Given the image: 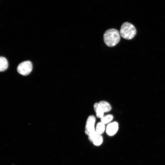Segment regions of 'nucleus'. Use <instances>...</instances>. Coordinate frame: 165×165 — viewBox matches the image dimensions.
I'll list each match as a JSON object with an SVG mask.
<instances>
[{
    "label": "nucleus",
    "instance_id": "nucleus-5",
    "mask_svg": "<svg viewBox=\"0 0 165 165\" xmlns=\"http://www.w3.org/2000/svg\"><path fill=\"white\" fill-rule=\"evenodd\" d=\"M118 128V124L116 122H113L108 125L106 133L109 135H113L116 133Z\"/></svg>",
    "mask_w": 165,
    "mask_h": 165
},
{
    "label": "nucleus",
    "instance_id": "nucleus-6",
    "mask_svg": "<svg viewBox=\"0 0 165 165\" xmlns=\"http://www.w3.org/2000/svg\"><path fill=\"white\" fill-rule=\"evenodd\" d=\"M8 66L7 59L4 57H1L0 58V71L3 72L6 70Z\"/></svg>",
    "mask_w": 165,
    "mask_h": 165
},
{
    "label": "nucleus",
    "instance_id": "nucleus-11",
    "mask_svg": "<svg viewBox=\"0 0 165 165\" xmlns=\"http://www.w3.org/2000/svg\"><path fill=\"white\" fill-rule=\"evenodd\" d=\"M113 119V116L109 115L102 117L101 118V121L102 123H103L104 124H106L111 121Z\"/></svg>",
    "mask_w": 165,
    "mask_h": 165
},
{
    "label": "nucleus",
    "instance_id": "nucleus-1",
    "mask_svg": "<svg viewBox=\"0 0 165 165\" xmlns=\"http://www.w3.org/2000/svg\"><path fill=\"white\" fill-rule=\"evenodd\" d=\"M120 34L116 29L112 28L107 30L104 36V41L107 46H115L120 41Z\"/></svg>",
    "mask_w": 165,
    "mask_h": 165
},
{
    "label": "nucleus",
    "instance_id": "nucleus-9",
    "mask_svg": "<svg viewBox=\"0 0 165 165\" xmlns=\"http://www.w3.org/2000/svg\"><path fill=\"white\" fill-rule=\"evenodd\" d=\"M92 141L95 145L98 146L102 144L103 139L102 136L97 133L94 136Z\"/></svg>",
    "mask_w": 165,
    "mask_h": 165
},
{
    "label": "nucleus",
    "instance_id": "nucleus-7",
    "mask_svg": "<svg viewBox=\"0 0 165 165\" xmlns=\"http://www.w3.org/2000/svg\"><path fill=\"white\" fill-rule=\"evenodd\" d=\"M94 110L96 113V116L97 117L101 118L103 117L104 113L101 108L99 103H96L94 106Z\"/></svg>",
    "mask_w": 165,
    "mask_h": 165
},
{
    "label": "nucleus",
    "instance_id": "nucleus-10",
    "mask_svg": "<svg viewBox=\"0 0 165 165\" xmlns=\"http://www.w3.org/2000/svg\"><path fill=\"white\" fill-rule=\"evenodd\" d=\"M105 126L103 123L99 122L97 125L96 131L98 134L101 135L103 133L105 130Z\"/></svg>",
    "mask_w": 165,
    "mask_h": 165
},
{
    "label": "nucleus",
    "instance_id": "nucleus-4",
    "mask_svg": "<svg viewBox=\"0 0 165 165\" xmlns=\"http://www.w3.org/2000/svg\"><path fill=\"white\" fill-rule=\"evenodd\" d=\"M95 120V118L93 116H89L87 119L85 127V133L88 136L90 133L95 131L94 126Z\"/></svg>",
    "mask_w": 165,
    "mask_h": 165
},
{
    "label": "nucleus",
    "instance_id": "nucleus-2",
    "mask_svg": "<svg viewBox=\"0 0 165 165\" xmlns=\"http://www.w3.org/2000/svg\"><path fill=\"white\" fill-rule=\"evenodd\" d=\"M136 32V28L133 24L130 23L126 22L122 26L120 34L121 37L124 39L130 40L135 37Z\"/></svg>",
    "mask_w": 165,
    "mask_h": 165
},
{
    "label": "nucleus",
    "instance_id": "nucleus-3",
    "mask_svg": "<svg viewBox=\"0 0 165 165\" xmlns=\"http://www.w3.org/2000/svg\"><path fill=\"white\" fill-rule=\"evenodd\" d=\"M32 69V65L30 61H26L21 62L18 66L17 71L21 75L26 76L30 73Z\"/></svg>",
    "mask_w": 165,
    "mask_h": 165
},
{
    "label": "nucleus",
    "instance_id": "nucleus-8",
    "mask_svg": "<svg viewBox=\"0 0 165 165\" xmlns=\"http://www.w3.org/2000/svg\"><path fill=\"white\" fill-rule=\"evenodd\" d=\"M99 104L104 112H109L112 109V107L110 104L106 101H100Z\"/></svg>",
    "mask_w": 165,
    "mask_h": 165
}]
</instances>
